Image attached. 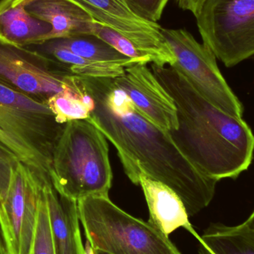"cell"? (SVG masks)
<instances>
[{
    "instance_id": "obj_1",
    "label": "cell",
    "mask_w": 254,
    "mask_h": 254,
    "mask_svg": "<svg viewBox=\"0 0 254 254\" xmlns=\"http://www.w3.org/2000/svg\"><path fill=\"white\" fill-rule=\"evenodd\" d=\"M95 101L89 119L111 141L134 185L143 174L173 190L189 217L210 204L217 181L200 171L181 152L170 133L146 120L114 78L80 76Z\"/></svg>"
},
{
    "instance_id": "obj_2",
    "label": "cell",
    "mask_w": 254,
    "mask_h": 254,
    "mask_svg": "<svg viewBox=\"0 0 254 254\" xmlns=\"http://www.w3.org/2000/svg\"><path fill=\"white\" fill-rule=\"evenodd\" d=\"M151 70L174 101L179 127L168 132L188 160L217 182L249 170L254 134L243 119L209 102L173 67L152 64Z\"/></svg>"
},
{
    "instance_id": "obj_3",
    "label": "cell",
    "mask_w": 254,
    "mask_h": 254,
    "mask_svg": "<svg viewBox=\"0 0 254 254\" xmlns=\"http://www.w3.org/2000/svg\"><path fill=\"white\" fill-rule=\"evenodd\" d=\"M107 139L89 119L64 125L51 171L52 185L61 195L75 201L109 196L113 175Z\"/></svg>"
},
{
    "instance_id": "obj_4",
    "label": "cell",
    "mask_w": 254,
    "mask_h": 254,
    "mask_svg": "<svg viewBox=\"0 0 254 254\" xmlns=\"http://www.w3.org/2000/svg\"><path fill=\"white\" fill-rule=\"evenodd\" d=\"M64 125L46 103L0 83V144L46 184L52 183L54 151Z\"/></svg>"
},
{
    "instance_id": "obj_5",
    "label": "cell",
    "mask_w": 254,
    "mask_h": 254,
    "mask_svg": "<svg viewBox=\"0 0 254 254\" xmlns=\"http://www.w3.org/2000/svg\"><path fill=\"white\" fill-rule=\"evenodd\" d=\"M87 242L108 254H182L168 236L148 221L127 213L104 195L77 201Z\"/></svg>"
},
{
    "instance_id": "obj_6",
    "label": "cell",
    "mask_w": 254,
    "mask_h": 254,
    "mask_svg": "<svg viewBox=\"0 0 254 254\" xmlns=\"http://www.w3.org/2000/svg\"><path fill=\"white\" fill-rule=\"evenodd\" d=\"M195 18L203 43L225 66L254 60V0H206Z\"/></svg>"
},
{
    "instance_id": "obj_7",
    "label": "cell",
    "mask_w": 254,
    "mask_h": 254,
    "mask_svg": "<svg viewBox=\"0 0 254 254\" xmlns=\"http://www.w3.org/2000/svg\"><path fill=\"white\" fill-rule=\"evenodd\" d=\"M175 57L171 65L209 102L234 117L243 119L244 107L222 75L216 58L204 43L185 29H161Z\"/></svg>"
},
{
    "instance_id": "obj_8",
    "label": "cell",
    "mask_w": 254,
    "mask_h": 254,
    "mask_svg": "<svg viewBox=\"0 0 254 254\" xmlns=\"http://www.w3.org/2000/svg\"><path fill=\"white\" fill-rule=\"evenodd\" d=\"M67 65L0 39V83L46 103L73 75Z\"/></svg>"
},
{
    "instance_id": "obj_9",
    "label": "cell",
    "mask_w": 254,
    "mask_h": 254,
    "mask_svg": "<svg viewBox=\"0 0 254 254\" xmlns=\"http://www.w3.org/2000/svg\"><path fill=\"white\" fill-rule=\"evenodd\" d=\"M45 185L23 163L13 170L7 194L0 201V228L7 254H31Z\"/></svg>"
},
{
    "instance_id": "obj_10",
    "label": "cell",
    "mask_w": 254,
    "mask_h": 254,
    "mask_svg": "<svg viewBox=\"0 0 254 254\" xmlns=\"http://www.w3.org/2000/svg\"><path fill=\"white\" fill-rule=\"evenodd\" d=\"M84 10L94 20L120 33L150 58L152 64L171 66L175 57L164 40L158 22L143 19L125 0H68Z\"/></svg>"
},
{
    "instance_id": "obj_11",
    "label": "cell",
    "mask_w": 254,
    "mask_h": 254,
    "mask_svg": "<svg viewBox=\"0 0 254 254\" xmlns=\"http://www.w3.org/2000/svg\"><path fill=\"white\" fill-rule=\"evenodd\" d=\"M114 82L146 120L167 131L177 129L174 101L146 64L127 67L125 74L114 78Z\"/></svg>"
},
{
    "instance_id": "obj_12",
    "label": "cell",
    "mask_w": 254,
    "mask_h": 254,
    "mask_svg": "<svg viewBox=\"0 0 254 254\" xmlns=\"http://www.w3.org/2000/svg\"><path fill=\"white\" fill-rule=\"evenodd\" d=\"M139 185L147 203L150 223L168 237L182 228L197 240L199 239L200 236L190 222L183 201L172 188L143 174L139 177Z\"/></svg>"
},
{
    "instance_id": "obj_13",
    "label": "cell",
    "mask_w": 254,
    "mask_h": 254,
    "mask_svg": "<svg viewBox=\"0 0 254 254\" xmlns=\"http://www.w3.org/2000/svg\"><path fill=\"white\" fill-rule=\"evenodd\" d=\"M55 254H86L80 231L77 201L61 195L52 183L44 185Z\"/></svg>"
},
{
    "instance_id": "obj_14",
    "label": "cell",
    "mask_w": 254,
    "mask_h": 254,
    "mask_svg": "<svg viewBox=\"0 0 254 254\" xmlns=\"http://www.w3.org/2000/svg\"><path fill=\"white\" fill-rule=\"evenodd\" d=\"M27 0H0V39L21 47L51 40L52 26L25 9Z\"/></svg>"
},
{
    "instance_id": "obj_15",
    "label": "cell",
    "mask_w": 254,
    "mask_h": 254,
    "mask_svg": "<svg viewBox=\"0 0 254 254\" xmlns=\"http://www.w3.org/2000/svg\"><path fill=\"white\" fill-rule=\"evenodd\" d=\"M25 9L52 25L51 40L93 34L96 21L68 0H27Z\"/></svg>"
},
{
    "instance_id": "obj_16",
    "label": "cell",
    "mask_w": 254,
    "mask_h": 254,
    "mask_svg": "<svg viewBox=\"0 0 254 254\" xmlns=\"http://www.w3.org/2000/svg\"><path fill=\"white\" fill-rule=\"evenodd\" d=\"M198 254H254V234L244 224H213L198 240Z\"/></svg>"
},
{
    "instance_id": "obj_17",
    "label": "cell",
    "mask_w": 254,
    "mask_h": 254,
    "mask_svg": "<svg viewBox=\"0 0 254 254\" xmlns=\"http://www.w3.org/2000/svg\"><path fill=\"white\" fill-rule=\"evenodd\" d=\"M46 104L57 122L63 125L89 119L95 108V101L85 89L80 76L75 74L68 77L64 89L50 97Z\"/></svg>"
},
{
    "instance_id": "obj_18",
    "label": "cell",
    "mask_w": 254,
    "mask_h": 254,
    "mask_svg": "<svg viewBox=\"0 0 254 254\" xmlns=\"http://www.w3.org/2000/svg\"><path fill=\"white\" fill-rule=\"evenodd\" d=\"M35 46H39L37 52L67 65L75 75L116 78L124 75L125 73L124 67L85 59L56 44L53 40Z\"/></svg>"
},
{
    "instance_id": "obj_19",
    "label": "cell",
    "mask_w": 254,
    "mask_h": 254,
    "mask_svg": "<svg viewBox=\"0 0 254 254\" xmlns=\"http://www.w3.org/2000/svg\"><path fill=\"white\" fill-rule=\"evenodd\" d=\"M52 40L56 44L89 61L113 64L124 68L137 64L134 60L122 55L94 34H80Z\"/></svg>"
},
{
    "instance_id": "obj_20",
    "label": "cell",
    "mask_w": 254,
    "mask_h": 254,
    "mask_svg": "<svg viewBox=\"0 0 254 254\" xmlns=\"http://www.w3.org/2000/svg\"><path fill=\"white\" fill-rule=\"evenodd\" d=\"M31 254H55L44 187L39 198L37 227Z\"/></svg>"
},
{
    "instance_id": "obj_21",
    "label": "cell",
    "mask_w": 254,
    "mask_h": 254,
    "mask_svg": "<svg viewBox=\"0 0 254 254\" xmlns=\"http://www.w3.org/2000/svg\"><path fill=\"white\" fill-rule=\"evenodd\" d=\"M93 34L108 43L122 55L134 60L137 64L152 63L150 58L140 52L132 42L112 28L96 22L94 26Z\"/></svg>"
},
{
    "instance_id": "obj_22",
    "label": "cell",
    "mask_w": 254,
    "mask_h": 254,
    "mask_svg": "<svg viewBox=\"0 0 254 254\" xmlns=\"http://www.w3.org/2000/svg\"><path fill=\"white\" fill-rule=\"evenodd\" d=\"M134 13L143 19L157 22L170 0H125Z\"/></svg>"
},
{
    "instance_id": "obj_23",
    "label": "cell",
    "mask_w": 254,
    "mask_h": 254,
    "mask_svg": "<svg viewBox=\"0 0 254 254\" xmlns=\"http://www.w3.org/2000/svg\"><path fill=\"white\" fill-rule=\"evenodd\" d=\"M20 162L14 154L0 144V201L5 197L13 170Z\"/></svg>"
},
{
    "instance_id": "obj_24",
    "label": "cell",
    "mask_w": 254,
    "mask_h": 254,
    "mask_svg": "<svg viewBox=\"0 0 254 254\" xmlns=\"http://www.w3.org/2000/svg\"><path fill=\"white\" fill-rule=\"evenodd\" d=\"M206 0H176L180 8L188 10L196 17L202 8L203 4Z\"/></svg>"
},
{
    "instance_id": "obj_25",
    "label": "cell",
    "mask_w": 254,
    "mask_h": 254,
    "mask_svg": "<svg viewBox=\"0 0 254 254\" xmlns=\"http://www.w3.org/2000/svg\"><path fill=\"white\" fill-rule=\"evenodd\" d=\"M243 224H244L246 228H249V229L254 234V211L252 212V214H251V216L248 218L247 220L243 222Z\"/></svg>"
},
{
    "instance_id": "obj_26",
    "label": "cell",
    "mask_w": 254,
    "mask_h": 254,
    "mask_svg": "<svg viewBox=\"0 0 254 254\" xmlns=\"http://www.w3.org/2000/svg\"><path fill=\"white\" fill-rule=\"evenodd\" d=\"M0 254H7L5 245H4V239H3L2 234H1V228H0Z\"/></svg>"
},
{
    "instance_id": "obj_27",
    "label": "cell",
    "mask_w": 254,
    "mask_h": 254,
    "mask_svg": "<svg viewBox=\"0 0 254 254\" xmlns=\"http://www.w3.org/2000/svg\"><path fill=\"white\" fill-rule=\"evenodd\" d=\"M94 252H95V254H108L107 253H104V252H100V251L94 250Z\"/></svg>"
}]
</instances>
